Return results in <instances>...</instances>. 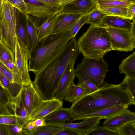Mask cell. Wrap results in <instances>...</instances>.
<instances>
[{
  "instance_id": "cell-1",
  "label": "cell",
  "mask_w": 135,
  "mask_h": 135,
  "mask_svg": "<svg viewBox=\"0 0 135 135\" xmlns=\"http://www.w3.org/2000/svg\"><path fill=\"white\" fill-rule=\"evenodd\" d=\"M79 52L75 37L66 44L62 52L42 69L35 73L32 83L43 100L53 98L64 70L72 60L77 59Z\"/></svg>"
},
{
  "instance_id": "cell-2",
  "label": "cell",
  "mask_w": 135,
  "mask_h": 135,
  "mask_svg": "<svg viewBox=\"0 0 135 135\" xmlns=\"http://www.w3.org/2000/svg\"><path fill=\"white\" fill-rule=\"evenodd\" d=\"M118 104L134 105L127 90L120 84L104 81L98 90L81 97L70 108L74 117Z\"/></svg>"
},
{
  "instance_id": "cell-3",
  "label": "cell",
  "mask_w": 135,
  "mask_h": 135,
  "mask_svg": "<svg viewBox=\"0 0 135 135\" xmlns=\"http://www.w3.org/2000/svg\"><path fill=\"white\" fill-rule=\"evenodd\" d=\"M71 39L70 31L51 34L38 40L30 50L29 71L38 72L59 54Z\"/></svg>"
},
{
  "instance_id": "cell-4",
  "label": "cell",
  "mask_w": 135,
  "mask_h": 135,
  "mask_svg": "<svg viewBox=\"0 0 135 135\" xmlns=\"http://www.w3.org/2000/svg\"><path fill=\"white\" fill-rule=\"evenodd\" d=\"M77 44L80 53L84 57L98 59L112 50L110 39L104 27L91 25L78 39Z\"/></svg>"
},
{
  "instance_id": "cell-5",
  "label": "cell",
  "mask_w": 135,
  "mask_h": 135,
  "mask_svg": "<svg viewBox=\"0 0 135 135\" xmlns=\"http://www.w3.org/2000/svg\"><path fill=\"white\" fill-rule=\"evenodd\" d=\"M103 58L93 59L84 57L74 69L75 76L79 81L78 84L90 81L99 87L104 81L109 70V65Z\"/></svg>"
},
{
  "instance_id": "cell-6",
  "label": "cell",
  "mask_w": 135,
  "mask_h": 135,
  "mask_svg": "<svg viewBox=\"0 0 135 135\" xmlns=\"http://www.w3.org/2000/svg\"><path fill=\"white\" fill-rule=\"evenodd\" d=\"M1 40L15 54L17 37L15 8L3 0L0 12Z\"/></svg>"
},
{
  "instance_id": "cell-7",
  "label": "cell",
  "mask_w": 135,
  "mask_h": 135,
  "mask_svg": "<svg viewBox=\"0 0 135 135\" xmlns=\"http://www.w3.org/2000/svg\"><path fill=\"white\" fill-rule=\"evenodd\" d=\"M26 4V15L39 28L50 18L61 12L62 7L47 5L38 0H24Z\"/></svg>"
},
{
  "instance_id": "cell-8",
  "label": "cell",
  "mask_w": 135,
  "mask_h": 135,
  "mask_svg": "<svg viewBox=\"0 0 135 135\" xmlns=\"http://www.w3.org/2000/svg\"><path fill=\"white\" fill-rule=\"evenodd\" d=\"M30 50L22 47L17 39L15 43V65L12 73L18 84L27 85L32 83L29 72Z\"/></svg>"
},
{
  "instance_id": "cell-9",
  "label": "cell",
  "mask_w": 135,
  "mask_h": 135,
  "mask_svg": "<svg viewBox=\"0 0 135 135\" xmlns=\"http://www.w3.org/2000/svg\"><path fill=\"white\" fill-rule=\"evenodd\" d=\"M110 39L112 50L129 52L135 48V38L125 29L105 27Z\"/></svg>"
},
{
  "instance_id": "cell-10",
  "label": "cell",
  "mask_w": 135,
  "mask_h": 135,
  "mask_svg": "<svg viewBox=\"0 0 135 135\" xmlns=\"http://www.w3.org/2000/svg\"><path fill=\"white\" fill-rule=\"evenodd\" d=\"M76 60L73 59L69 62L59 80L54 98L62 102L75 79L74 66Z\"/></svg>"
},
{
  "instance_id": "cell-11",
  "label": "cell",
  "mask_w": 135,
  "mask_h": 135,
  "mask_svg": "<svg viewBox=\"0 0 135 135\" xmlns=\"http://www.w3.org/2000/svg\"><path fill=\"white\" fill-rule=\"evenodd\" d=\"M23 86H22L18 93L10 99L7 106H9L12 110L16 118V122L23 127L30 120L23 101Z\"/></svg>"
},
{
  "instance_id": "cell-12",
  "label": "cell",
  "mask_w": 135,
  "mask_h": 135,
  "mask_svg": "<svg viewBox=\"0 0 135 135\" xmlns=\"http://www.w3.org/2000/svg\"><path fill=\"white\" fill-rule=\"evenodd\" d=\"M83 15L61 12L57 14L51 34L70 30L75 22Z\"/></svg>"
},
{
  "instance_id": "cell-13",
  "label": "cell",
  "mask_w": 135,
  "mask_h": 135,
  "mask_svg": "<svg viewBox=\"0 0 135 135\" xmlns=\"http://www.w3.org/2000/svg\"><path fill=\"white\" fill-rule=\"evenodd\" d=\"M23 96L24 103L30 120L31 114L38 107L43 99L32 83L27 85L23 86Z\"/></svg>"
},
{
  "instance_id": "cell-14",
  "label": "cell",
  "mask_w": 135,
  "mask_h": 135,
  "mask_svg": "<svg viewBox=\"0 0 135 135\" xmlns=\"http://www.w3.org/2000/svg\"><path fill=\"white\" fill-rule=\"evenodd\" d=\"M97 8L96 0H76L62 7L61 12L84 15Z\"/></svg>"
},
{
  "instance_id": "cell-15",
  "label": "cell",
  "mask_w": 135,
  "mask_h": 135,
  "mask_svg": "<svg viewBox=\"0 0 135 135\" xmlns=\"http://www.w3.org/2000/svg\"><path fill=\"white\" fill-rule=\"evenodd\" d=\"M15 12L17 39L21 46L29 50L26 15L16 8Z\"/></svg>"
},
{
  "instance_id": "cell-16",
  "label": "cell",
  "mask_w": 135,
  "mask_h": 135,
  "mask_svg": "<svg viewBox=\"0 0 135 135\" xmlns=\"http://www.w3.org/2000/svg\"><path fill=\"white\" fill-rule=\"evenodd\" d=\"M132 121H135V113L127 108L105 119L103 126L113 130H119L124 124Z\"/></svg>"
},
{
  "instance_id": "cell-17",
  "label": "cell",
  "mask_w": 135,
  "mask_h": 135,
  "mask_svg": "<svg viewBox=\"0 0 135 135\" xmlns=\"http://www.w3.org/2000/svg\"><path fill=\"white\" fill-rule=\"evenodd\" d=\"M63 102L55 98L43 100L31 115L30 120L44 118L55 110L62 107Z\"/></svg>"
},
{
  "instance_id": "cell-18",
  "label": "cell",
  "mask_w": 135,
  "mask_h": 135,
  "mask_svg": "<svg viewBox=\"0 0 135 135\" xmlns=\"http://www.w3.org/2000/svg\"><path fill=\"white\" fill-rule=\"evenodd\" d=\"M129 105L118 104L102 109L90 113L75 116L72 122L77 120H83L89 118L100 117L106 119L112 117L128 108Z\"/></svg>"
},
{
  "instance_id": "cell-19",
  "label": "cell",
  "mask_w": 135,
  "mask_h": 135,
  "mask_svg": "<svg viewBox=\"0 0 135 135\" xmlns=\"http://www.w3.org/2000/svg\"><path fill=\"white\" fill-rule=\"evenodd\" d=\"M74 117L70 108L62 107L48 115L44 118L46 124L55 125L66 122H72Z\"/></svg>"
},
{
  "instance_id": "cell-20",
  "label": "cell",
  "mask_w": 135,
  "mask_h": 135,
  "mask_svg": "<svg viewBox=\"0 0 135 135\" xmlns=\"http://www.w3.org/2000/svg\"><path fill=\"white\" fill-rule=\"evenodd\" d=\"M102 119H103V118L100 117H91L85 119L82 121L78 123H65L54 126L63 128L75 129L84 133L85 135L88 132L99 125L100 120Z\"/></svg>"
},
{
  "instance_id": "cell-21",
  "label": "cell",
  "mask_w": 135,
  "mask_h": 135,
  "mask_svg": "<svg viewBox=\"0 0 135 135\" xmlns=\"http://www.w3.org/2000/svg\"><path fill=\"white\" fill-rule=\"evenodd\" d=\"M103 27L125 29L129 30L132 22L129 20L119 16H107L102 22Z\"/></svg>"
},
{
  "instance_id": "cell-22",
  "label": "cell",
  "mask_w": 135,
  "mask_h": 135,
  "mask_svg": "<svg viewBox=\"0 0 135 135\" xmlns=\"http://www.w3.org/2000/svg\"><path fill=\"white\" fill-rule=\"evenodd\" d=\"M118 68L119 73L135 79V52L123 59Z\"/></svg>"
},
{
  "instance_id": "cell-23",
  "label": "cell",
  "mask_w": 135,
  "mask_h": 135,
  "mask_svg": "<svg viewBox=\"0 0 135 135\" xmlns=\"http://www.w3.org/2000/svg\"><path fill=\"white\" fill-rule=\"evenodd\" d=\"M84 95L83 89L79 84L76 85L73 82L70 85L64 99L66 101L73 103Z\"/></svg>"
},
{
  "instance_id": "cell-24",
  "label": "cell",
  "mask_w": 135,
  "mask_h": 135,
  "mask_svg": "<svg viewBox=\"0 0 135 135\" xmlns=\"http://www.w3.org/2000/svg\"><path fill=\"white\" fill-rule=\"evenodd\" d=\"M63 128L46 124L44 126L36 127L28 135H56Z\"/></svg>"
},
{
  "instance_id": "cell-25",
  "label": "cell",
  "mask_w": 135,
  "mask_h": 135,
  "mask_svg": "<svg viewBox=\"0 0 135 135\" xmlns=\"http://www.w3.org/2000/svg\"><path fill=\"white\" fill-rule=\"evenodd\" d=\"M0 80L4 87L10 99L15 97L20 91L22 86L11 82L0 73Z\"/></svg>"
},
{
  "instance_id": "cell-26",
  "label": "cell",
  "mask_w": 135,
  "mask_h": 135,
  "mask_svg": "<svg viewBox=\"0 0 135 135\" xmlns=\"http://www.w3.org/2000/svg\"><path fill=\"white\" fill-rule=\"evenodd\" d=\"M98 9L107 16H118L130 20L127 7H98Z\"/></svg>"
},
{
  "instance_id": "cell-27",
  "label": "cell",
  "mask_w": 135,
  "mask_h": 135,
  "mask_svg": "<svg viewBox=\"0 0 135 135\" xmlns=\"http://www.w3.org/2000/svg\"><path fill=\"white\" fill-rule=\"evenodd\" d=\"M98 7H127L135 2L117 0H96Z\"/></svg>"
},
{
  "instance_id": "cell-28",
  "label": "cell",
  "mask_w": 135,
  "mask_h": 135,
  "mask_svg": "<svg viewBox=\"0 0 135 135\" xmlns=\"http://www.w3.org/2000/svg\"><path fill=\"white\" fill-rule=\"evenodd\" d=\"M27 25L29 50H30L34 47L38 40L37 38L38 28L27 17Z\"/></svg>"
},
{
  "instance_id": "cell-29",
  "label": "cell",
  "mask_w": 135,
  "mask_h": 135,
  "mask_svg": "<svg viewBox=\"0 0 135 135\" xmlns=\"http://www.w3.org/2000/svg\"><path fill=\"white\" fill-rule=\"evenodd\" d=\"M57 14L50 18L38 28L37 36L38 40L51 34Z\"/></svg>"
},
{
  "instance_id": "cell-30",
  "label": "cell",
  "mask_w": 135,
  "mask_h": 135,
  "mask_svg": "<svg viewBox=\"0 0 135 135\" xmlns=\"http://www.w3.org/2000/svg\"><path fill=\"white\" fill-rule=\"evenodd\" d=\"M107 15L96 8L89 14L86 23L95 26L103 27L102 21Z\"/></svg>"
},
{
  "instance_id": "cell-31",
  "label": "cell",
  "mask_w": 135,
  "mask_h": 135,
  "mask_svg": "<svg viewBox=\"0 0 135 135\" xmlns=\"http://www.w3.org/2000/svg\"><path fill=\"white\" fill-rule=\"evenodd\" d=\"M11 60L15 61V54L0 39V62L5 65Z\"/></svg>"
},
{
  "instance_id": "cell-32",
  "label": "cell",
  "mask_w": 135,
  "mask_h": 135,
  "mask_svg": "<svg viewBox=\"0 0 135 135\" xmlns=\"http://www.w3.org/2000/svg\"><path fill=\"white\" fill-rule=\"evenodd\" d=\"M120 84L127 91L135 104V79L125 75L123 81Z\"/></svg>"
},
{
  "instance_id": "cell-33",
  "label": "cell",
  "mask_w": 135,
  "mask_h": 135,
  "mask_svg": "<svg viewBox=\"0 0 135 135\" xmlns=\"http://www.w3.org/2000/svg\"><path fill=\"white\" fill-rule=\"evenodd\" d=\"M120 135L119 130H113L107 127L97 126L86 133L85 135Z\"/></svg>"
},
{
  "instance_id": "cell-34",
  "label": "cell",
  "mask_w": 135,
  "mask_h": 135,
  "mask_svg": "<svg viewBox=\"0 0 135 135\" xmlns=\"http://www.w3.org/2000/svg\"><path fill=\"white\" fill-rule=\"evenodd\" d=\"M88 16L89 14L82 16L74 24L69 30L71 38L75 37L81 27L86 23Z\"/></svg>"
},
{
  "instance_id": "cell-35",
  "label": "cell",
  "mask_w": 135,
  "mask_h": 135,
  "mask_svg": "<svg viewBox=\"0 0 135 135\" xmlns=\"http://www.w3.org/2000/svg\"><path fill=\"white\" fill-rule=\"evenodd\" d=\"M119 131L120 135H135V121L127 123Z\"/></svg>"
},
{
  "instance_id": "cell-36",
  "label": "cell",
  "mask_w": 135,
  "mask_h": 135,
  "mask_svg": "<svg viewBox=\"0 0 135 135\" xmlns=\"http://www.w3.org/2000/svg\"><path fill=\"white\" fill-rule=\"evenodd\" d=\"M82 87L84 92V95L92 93L98 90V87L94 83L90 81H85L80 84Z\"/></svg>"
},
{
  "instance_id": "cell-37",
  "label": "cell",
  "mask_w": 135,
  "mask_h": 135,
  "mask_svg": "<svg viewBox=\"0 0 135 135\" xmlns=\"http://www.w3.org/2000/svg\"><path fill=\"white\" fill-rule=\"evenodd\" d=\"M0 73L11 82L19 85L14 75L11 71L0 62Z\"/></svg>"
},
{
  "instance_id": "cell-38",
  "label": "cell",
  "mask_w": 135,
  "mask_h": 135,
  "mask_svg": "<svg viewBox=\"0 0 135 135\" xmlns=\"http://www.w3.org/2000/svg\"><path fill=\"white\" fill-rule=\"evenodd\" d=\"M6 126L9 135H23V127L19 123H16L14 124Z\"/></svg>"
},
{
  "instance_id": "cell-39",
  "label": "cell",
  "mask_w": 135,
  "mask_h": 135,
  "mask_svg": "<svg viewBox=\"0 0 135 135\" xmlns=\"http://www.w3.org/2000/svg\"><path fill=\"white\" fill-rule=\"evenodd\" d=\"M13 7L18 9L23 13L26 14L27 8L24 0H7Z\"/></svg>"
},
{
  "instance_id": "cell-40",
  "label": "cell",
  "mask_w": 135,
  "mask_h": 135,
  "mask_svg": "<svg viewBox=\"0 0 135 135\" xmlns=\"http://www.w3.org/2000/svg\"><path fill=\"white\" fill-rule=\"evenodd\" d=\"M17 121L15 115H3L0 117V124L5 125H12Z\"/></svg>"
},
{
  "instance_id": "cell-41",
  "label": "cell",
  "mask_w": 135,
  "mask_h": 135,
  "mask_svg": "<svg viewBox=\"0 0 135 135\" xmlns=\"http://www.w3.org/2000/svg\"><path fill=\"white\" fill-rule=\"evenodd\" d=\"M57 135H85L84 133L76 129L68 128H63L57 133Z\"/></svg>"
},
{
  "instance_id": "cell-42",
  "label": "cell",
  "mask_w": 135,
  "mask_h": 135,
  "mask_svg": "<svg viewBox=\"0 0 135 135\" xmlns=\"http://www.w3.org/2000/svg\"><path fill=\"white\" fill-rule=\"evenodd\" d=\"M33 120H29L23 126V135H28L35 128Z\"/></svg>"
},
{
  "instance_id": "cell-43",
  "label": "cell",
  "mask_w": 135,
  "mask_h": 135,
  "mask_svg": "<svg viewBox=\"0 0 135 135\" xmlns=\"http://www.w3.org/2000/svg\"><path fill=\"white\" fill-rule=\"evenodd\" d=\"M7 105L0 100V114L4 115H14L10 111Z\"/></svg>"
},
{
  "instance_id": "cell-44",
  "label": "cell",
  "mask_w": 135,
  "mask_h": 135,
  "mask_svg": "<svg viewBox=\"0 0 135 135\" xmlns=\"http://www.w3.org/2000/svg\"><path fill=\"white\" fill-rule=\"evenodd\" d=\"M10 100V99L7 92L4 90L0 89V100L7 106Z\"/></svg>"
},
{
  "instance_id": "cell-45",
  "label": "cell",
  "mask_w": 135,
  "mask_h": 135,
  "mask_svg": "<svg viewBox=\"0 0 135 135\" xmlns=\"http://www.w3.org/2000/svg\"><path fill=\"white\" fill-rule=\"evenodd\" d=\"M38 0L45 4L54 7H58L60 6L59 4V0Z\"/></svg>"
},
{
  "instance_id": "cell-46",
  "label": "cell",
  "mask_w": 135,
  "mask_h": 135,
  "mask_svg": "<svg viewBox=\"0 0 135 135\" xmlns=\"http://www.w3.org/2000/svg\"><path fill=\"white\" fill-rule=\"evenodd\" d=\"M129 14L130 20H132L135 18V3L127 7Z\"/></svg>"
},
{
  "instance_id": "cell-47",
  "label": "cell",
  "mask_w": 135,
  "mask_h": 135,
  "mask_svg": "<svg viewBox=\"0 0 135 135\" xmlns=\"http://www.w3.org/2000/svg\"><path fill=\"white\" fill-rule=\"evenodd\" d=\"M35 127H40L46 124L44 118H39L33 120Z\"/></svg>"
},
{
  "instance_id": "cell-48",
  "label": "cell",
  "mask_w": 135,
  "mask_h": 135,
  "mask_svg": "<svg viewBox=\"0 0 135 135\" xmlns=\"http://www.w3.org/2000/svg\"><path fill=\"white\" fill-rule=\"evenodd\" d=\"M0 135H9L6 125L0 124Z\"/></svg>"
},
{
  "instance_id": "cell-49",
  "label": "cell",
  "mask_w": 135,
  "mask_h": 135,
  "mask_svg": "<svg viewBox=\"0 0 135 135\" xmlns=\"http://www.w3.org/2000/svg\"><path fill=\"white\" fill-rule=\"evenodd\" d=\"M132 25L130 30L129 31L130 32L133 36V37L135 38V20L134 18L132 20Z\"/></svg>"
},
{
  "instance_id": "cell-50",
  "label": "cell",
  "mask_w": 135,
  "mask_h": 135,
  "mask_svg": "<svg viewBox=\"0 0 135 135\" xmlns=\"http://www.w3.org/2000/svg\"><path fill=\"white\" fill-rule=\"evenodd\" d=\"M4 65L12 72L14 67L15 61L12 60L10 61L7 62Z\"/></svg>"
},
{
  "instance_id": "cell-51",
  "label": "cell",
  "mask_w": 135,
  "mask_h": 135,
  "mask_svg": "<svg viewBox=\"0 0 135 135\" xmlns=\"http://www.w3.org/2000/svg\"><path fill=\"white\" fill-rule=\"evenodd\" d=\"M76 0H59V4L60 6L62 7Z\"/></svg>"
},
{
  "instance_id": "cell-52",
  "label": "cell",
  "mask_w": 135,
  "mask_h": 135,
  "mask_svg": "<svg viewBox=\"0 0 135 135\" xmlns=\"http://www.w3.org/2000/svg\"><path fill=\"white\" fill-rule=\"evenodd\" d=\"M3 0H0V12L1 11L2 5Z\"/></svg>"
},
{
  "instance_id": "cell-53",
  "label": "cell",
  "mask_w": 135,
  "mask_h": 135,
  "mask_svg": "<svg viewBox=\"0 0 135 135\" xmlns=\"http://www.w3.org/2000/svg\"><path fill=\"white\" fill-rule=\"evenodd\" d=\"M0 86H1L3 89H5L2 83L0 80Z\"/></svg>"
},
{
  "instance_id": "cell-54",
  "label": "cell",
  "mask_w": 135,
  "mask_h": 135,
  "mask_svg": "<svg viewBox=\"0 0 135 135\" xmlns=\"http://www.w3.org/2000/svg\"><path fill=\"white\" fill-rule=\"evenodd\" d=\"M117 0L127 1H133V2H135V0Z\"/></svg>"
},
{
  "instance_id": "cell-55",
  "label": "cell",
  "mask_w": 135,
  "mask_h": 135,
  "mask_svg": "<svg viewBox=\"0 0 135 135\" xmlns=\"http://www.w3.org/2000/svg\"><path fill=\"white\" fill-rule=\"evenodd\" d=\"M3 115H3L1 114H0V117H1V116H3Z\"/></svg>"
},
{
  "instance_id": "cell-56",
  "label": "cell",
  "mask_w": 135,
  "mask_h": 135,
  "mask_svg": "<svg viewBox=\"0 0 135 135\" xmlns=\"http://www.w3.org/2000/svg\"><path fill=\"white\" fill-rule=\"evenodd\" d=\"M1 35H0V39H1Z\"/></svg>"
}]
</instances>
